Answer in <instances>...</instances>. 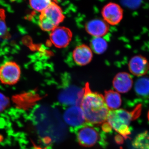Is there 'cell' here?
Returning <instances> with one entry per match:
<instances>
[{"mask_svg":"<svg viewBox=\"0 0 149 149\" xmlns=\"http://www.w3.org/2000/svg\"><path fill=\"white\" fill-rule=\"evenodd\" d=\"M36 149H40V148H37V147H36Z\"/></svg>","mask_w":149,"mask_h":149,"instance_id":"obj_23","label":"cell"},{"mask_svg":"<svg viewBox=\"0 0 149 149\" xmlns=\"http://www.w3.org/2000/svg\"><path fill=\"white\" fill-rule=\"evenodd\" d=\"M93 57L92 49L85 45L77 46L72 52L73 60L77 65L80 66H84L89 64Z\"/></svg>","mask_w":149,"mask_h":149,"instance_id":"obj_12","label":"cell"},{"mask_svg":"<svg viewBox=\"0 0 149 149\" xmlns=\"http://www.w3.org/2000/svg\"><path fill=\"white\" fill-rule=\"evenodd\" d=\"M140 107L133 111L129 112L124 109L109 110L106 122L111 128L119 133L124 139H126L130 135L129 128L131 121L134 117L137 116L140 111Z\"/></svg>","mask_w":149,"mask_h":149,"instance_id":"obj_2","label":"cell"},{"mask_svg":"<svg viewBox=\"0 0 149 149\" xmlns=\"http://www.w3.org/2000/svg\"><path fill=\"white\" fill-rule=\"evenodd\" d=\"M52 0H29L31 8L37 11L42 12L52 3Z\"/></svg>","mask_w":149,"mask_h":149,"instance_id":"obj_18","label":"cell"},{"mask_svg":"<svg viewBox=\"0 0 149 149\" xmlns=\"http://www.w3.org/2000/svg\"><path fill=\"white\" fill-rule=\"evenodd\" d=\"M63 118L73 133L87 123L83 110L78 106L69 107L64 112Z\"/></svg>","mask_w":149,"mask_h":149,"instance_id":"obj_7","label":"cell"},{"mask_svg":"<svg viewBox=\"0 0 149 149\" xmlns=\"http://www.w3.org/2000/svg\"><path fill=\"white\" fill-rule=\"evenodd\" d=\"M123 5L130 9H136L141 4L142 0H120Z\"/></svg>","mask_w":149,"mask_h":149,"instance_id":"obj_19","label":"cell"},{"mask_svg":"<svg viewBox=\"0 0 149 149\" xmlns=\"http://www.w3.org/2000/svg\"><path fill=\"white\" fill-rule=\"evenodd\" d=\"M84 93V88L71 84L65 85L59 94V103L64 107L80 106Z\"/></svg>","mask_w":149,"mask_h":149,"instance_id":"obj_5","label":"cell"},{"mask_svg":"<svg viewBox=\"0 0 149 149\" xmlns=\"http://www.w3.org/2000/svg\"><path fill=\"white\" fill-rule=\"evenodd\" d=\"M104 20L108 24L116 25L119 24L123 17V10L119 5L110 3L104 6L102 10Z\"/></svg>","mask_w":149,"mask_h":149,"instance_id":"obj_9","label":"cell"},{"mask_svg":"<svg viewBox=\"0 0 149 149\" xmlns=\"http://www.w3.org/2000/svg\"><path fill=\"white\" fill-rule=\"evenodd\" d=\"M74 133L77 142L82 146L91 147L98 144L105 148L107 146L105 133L95 125L86 123L77 128Z\"/></svg>","mask_w":149,"mask_h":149,"instance_id":"obj_3","label":"cell"},{"mask_svg":"<svg viewBox=\"0 0 149 149\" xmlns=\"http://www.w3.org/2000/svg\"><path fill=\"white\" fill-rule=\"evenodd\" d=\"M65 16L60 7L54 2L41 13L39 24L43 31L49 32L58 27L64 20Z\"/></svg>","mask_w":149,"mask_h":149,"instance_id":"obj_4","label":"cell"},{"mask_svg":"<svg viewBox=\"0 0 149 149\" xmlns=\"http://www.w3.org/2000/svg\"><path fill=\"white\" fill-rule=\"evenodd\" d=\"M10 104L9 100L7 97L0 93V113L6 109Z\"/></svg>","mask_w":149,"mask_h":149,"instance_id":"obj_21","label":"cell"},{"mask_svg":"<svg viewBox=\"0 0 149 149\" xmlns=\"http://www.w3.org/2000/svg\"><path fill=\"white\" fill-rule=\"evenodd\" d=\"M85 29L88 34L94 37H102L109 31L108 24L104 20L95 19L87 22Z\"/></svg>","mask_w":149,"mask_h":149,"instance_id":"obj_13","label":"cell"},{"mask_svg":"<svg viewBox=\"0 0 149 149\" xmlns=\"http://www.w3.org/2000/svg\"><path fill=\"white\" fill-rule=\"evenodd\" d=\"M11 1H15V0H11Z\"/></svg>","mask_w":149,"mask_h":149,"instance_id":"obj_24","label":"cell"},{"mask_svg":"<svg viewBox=\"0 0 149 149\" xmlns=\"http://www.w3.org/2000/svg\"><path fill=\"white\" fill-rule=\"evenodd\" d=\"M128 69L131 74L137 77L145 76L149 70L148 60L141 55L133 56L128 63Z\"/></svg>","mask_w":149,"mask_h":149,"instance_id":"obj_10","label":"cell"},{"mask_svg":"<svg viewBox=\"0 0 149 149\" xmlns=\"http://www.w3.org/2000/svg\"><path fill=\"white\" fill-rule=\"evenodd\" d=\"M20 75V67L14 62H6L0 66V81L3 84L14 85L19 80Z\"/></svg>","mask_w":149,"mask_h":149,"instance_id":"obj_6","label":"cell"},{"mask_svg":"<svg viewBox=\"0 0 149 149\" xmlns=\"http://www.w3.org/2000/svg\"><path fill=\"white\" fill-rule=\"evenodd\" d=\"M135 90L137 94L141 96L149 95V78L141 77L137 80L135 85Z\"/></svg>","mask_w":149,"mask_h":149,"instance_id":"obj_16","label":"cell"},{"mask_svg":"<svg viewBox=\"0 0 149 149\" xmlns=\"http://www.w3.org/2000/svg\"><path fill=\"white\" fill-rule=\"evenodd\" d=\"M133 146L136 149H149V134L147 132L140 133L133 141Z\"/></svg>","mask_w":149,"mask_h":149,"instance_id":"obj_17","label":"cell"},{"mask_svg":"<svg viewBox=\"0 0 149 149\" xmlns=\"http://www.w3.org/2000/svg\"><path fill=\"white\" fill-rule=\"evenodd\" d=\"M148 120L149 121V111H148Z\"/></svg>","mask_w":149,"mask_h":149,"instance_id":"obj_22","label":"cell"},{"mask_svg":"<svg viewBox=\"0 0 149 149\" xmlns=\"http://www.w3.org/2000/svg\"><path fill=\"white\" fill-rule=\"evenodd\" d=\"M72 32L68 28L58 27L51 31L50 39L52 44L56 47L65 48L68 46L72 40Z\"/></svg>","mask_w":149,"mask_h":149,"instance_id":"obj_8","label":"cell"},{"mask_svg":"<svg viewBox=\"0 0 149 149\" xmlns=\"http://www.w3.org/2000/svg\"><path fill=\"white\" fill-rule=\"evenodd\" d=\"M133 84V78L130 74L126 72L118 73L113 81V88L118 93H128L132 89Z\"/></svg>","mask_w":149,"mask_h":149,"instance_id":"obj_11","label":"cell"},{"mask_svg":"<svg viewBox=\"0 0 149 149\" xmlns=\"http://www.w3.org/2000/svg\"><path fill=\"white\" fill-rule=\"evenodd\" d=\"M91 49L95 53H104L107 50L108 44L106 40L102 37H95L92 39L91 42Z\"/></svg>","mask_w":149,"mask_h":149,"instance_id":"obj_15","label":"cell"},{"mask_svg":"<svg viewBox=\"0 0 149 149\" xmlns=\"http://www.w3.org/2000/svg\"><path fill=\"white\" fill-rule=\"evenodd\" d=\"M86 121L94 125H100L106 122L110 110L107 107L104 96L91 91L88 83L84 88L83 100L80 106Z\"/></svg>","mask_w":149,"mask_h":149,"instance_id":"obj_1","label":"cell"},{"mask_svg":"<svg viewBox=\"0 0 149 149\" xmlns=\"http://www.w3.org/2000/svg\"><path fill=\"white\" fill-rule=\"evenodd\" d=\"M5 13L3 10H0V37L7 33V29L5 21Z\"/></svg>","mask_w":149,"mask_h":149,"instance_id":"obj_20","label":"cell"},{"mask_svg":"<svg viewBox=\"0 0 149 149\" xmlns=\"http://www.w3.org/2000/svg\"><path fill=\"white\" fill-rule=\"evenodd\" d=\"M104 97L107 107L110 110L117 109L121 106L122 101L118 92L113 90L105 91Z\"/></svg>","mask_w":149,"mask_h":149,"instance_id":"obj_14","label":"cell"}]
</instances>
